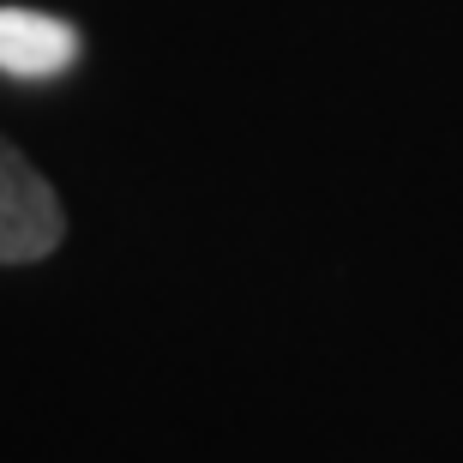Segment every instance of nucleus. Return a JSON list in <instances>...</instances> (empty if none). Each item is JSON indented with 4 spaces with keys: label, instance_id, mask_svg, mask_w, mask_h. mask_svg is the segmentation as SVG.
<instances>
[{
    "label": "nucleus",
    "instance_id": "1",
    "mask_svg": "<svg viewBox=\"0 0 463 463\" xmlns=\"http://www.w3.org/2000/svg\"><path fill=\"white\" fill-rule=\"evenodd\" d=\"M67 241V211L24 151L0 138V265H36Z\"/></svg>",
    "mask_w": 463,
    "mask_h": 463
},
{
    "label": "nucleus",
    "instance_id": "2",
    "mask_svg": "<svg viewBox=\"0 0 463 463\" xmlns=\"http://www.w3.org/2000/svg\"><path fill=\"white\" fill-rule=\"evenodd\" d=\"M72 61H79L72 24L49 13H24V6H0V72L43 85V79H61Z\"/></svg>",
    "mask_w": 463,
    "mask_h": 463
}]
</instances>
